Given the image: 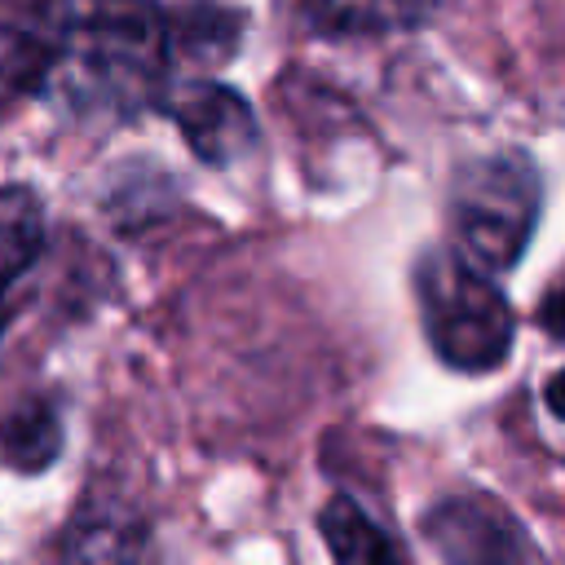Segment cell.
Segmentation results:
<instances>
[{
  "mask_svg": "<svg viewBox=\"0 0 565 565\" xmlns=\"http://www.w3.org/2000/svg\"><path fill=\"white\" fill-rule=\"evenodd\" d=\"M446 0H300V22L313 35H393L424 26Z\"/></svg>",
  "mask_w": 565,
  "mask_h": 565,
  "instance_id": "8992f818",
  "label": "cell"
},
{
  "mask_svg": "<svg viewBox=\"0 0 565 565\" xmlns=\"http://www.w3.org/2000/svg\"><path fill=\"white\" fill-rule=\"evenodd\" d=\"M190 141V150L203 159V163H216V168H230L238 163L252 146H256V115L252 106L216 84V79H168L159 102H154Z\"/></svg>",
  "mask_w": 565,
  "mask_h": 565,
  "instance_id": "277c9868",
  "label": "cell"
},
{
  "mask_svg": "<svg viewBox=\"0 0 565 565\" xmlns=\"http://www.w3.org/2000/svg\"><path fill=\"white\" fill-rule=\"evenodd\" d=\"M44 247V207L26 185H0V335L9 327V300L18 278Z\"/></svg>",
  "mask_w": 565,
  "mask_h": 565,
  "instance_id": "52a82bcc",
  "label": "cell"
},
{
  "mask_svg": "<svg viewBox=\"0 0 565 565\" xmlns=\"http://www.w3.org/2000/svg\"><path fill=\"white\" fill-rule=\"evenodd\" d=\"M424 530L437 543V552L450 561H525V556H534V547L521 539L516 521L481 494H459V499L437 503L428 512Z\"/></svg>",
  "mask_w": 565,
  "mask_h": 565,
  "instance_id": "5b68a950",
  "label": "cell"
},
{
  "mask_svg": "<svg viewBox=\"0 0 565 565\" xmlns=\"http://www.w3.org/2000/svg\"><path fill=\"white\" fill-rule=\"evenodd\" d=\"M322 539H327V547H331V556L335 561H353V565H362V561H402L406 552H402V543H393V534L388 530H380L366 512H362V503H353V499H331L327 508H322Z\"/></svg>",
  "mask_w": 565,
  "mask_h": 565,
  "instance_id": "9c48e42d",
  "label": "cell"
},
{
  "mask_svg": "<svg viewBox=\"0 0 565 565\" xmlns=\"http://www.w3.org/2000/svg\"><path fill=\"white\" fill-rule=\"evenodd\" d=\"M62 450V419L49 397H22L0 419V455L22 472H40Z\"/></svg>",
  "mask_w": 565,
  "mask_h": 565,
  "instance_id": "ba28073f",
  "label": "cell"
},
{
  "mask_svg": "<svg viewBox=\"0 0 565 565\" xmlns=\"http://www.w3.org/2000/svg\"><path fill=\"white\" fill-rule=\"evenodd\" d=\"M172 53L168 13L154 0H66L44 22L35 93L71 119L119 124L159 102Z\"/></svg>",
  "mask_w": 565,
  "mask_h": 565,
  "instance_id": "6da1fadb",
  "label": "cell"
},
{
  "mask_svg": "<svg viewBox=\"0 0 565 565\" xmlns=\"http://www.w3.org/2000/svg\"><path fill=\"white\" fill-rule=\"evenodd\" d=\"M543 207L539 168L521 150H494L459 168L450 190V234L455 247L490 269L503 274L521 260L534 221Z\"/></svg>",
  "mask_w": 565,
  "mask_h": 565,
  "instance_id": "3957f363",
  "label": "cell"
},
{
  "mask_svg": "<svg viewBox=\"0 0 565 565\" xmlns=\"http://www.w3.org/2000/svg\"><path fill=\"white\" fill-rule=\"evenodd\" d=\"M44 71V26H0V97L26 93Z\"/></svg>",
  "mask_w": 565,
  "mask_h": 565,
  "instance_id": "30bf717a",
  "label": "cell"
},
{
  "mask_svg": "<svg viewBox=\"0 0 565 565\" xmlns=\"http://www.w3.org/2000/svg\"><path fill=\"white\" fill-rule=\"evenodd\" d=\"M415 296L433 353L468 375L494 371L516 335L512 305L490 269L472 265L459 247H433L415 265Z\"/></svg>",
  "mask_w": 565,
  "mask_h": 565,
  "instance_id": "7a4b0ae2",
  "label": "cell"
}]
</instances>
